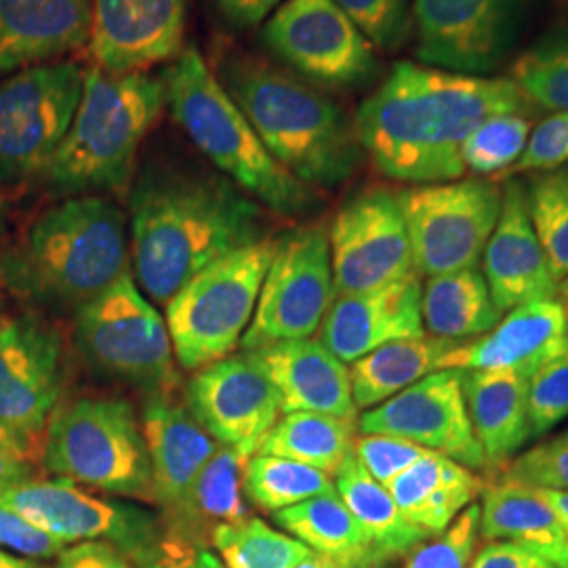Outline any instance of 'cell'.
<instances>
[{
	"mask_svg": "<svg viewBox=\"0 0 568 568\" xmlns=\"http://www.w3.org/2000/svg\"><path fill=\"white\" fill-rule=\"evenodd\" d=\"M42 466L74 485L154 501L142 426L122 398H79L51 413Z\"/></svg>",
	"mask_w": 568,
	"mask_h": 568,
	"instance_id": "7",
	"label": "cell"
},
{
	"mask_svg": "<svg viewBox=\"0 0 568 568\" xmlns=\"http://www.w3.org/2000/svg\"><path fill=\"white\" fill-rule=\"evenodd\" d=\"M93 0H0V79L91 41Z\"/></svg>",
	"mask_w": 568,
	"mask_h": 568,
	"instance_id": "24",
	"label": "cell"
},
{
	"mask_svg": "<svg viewBox=\"0 0 568 568\" xmlns=\"http://www.w3.org/2000/svg\"><path fill=\"white\" fill-rule=\"evenodd\" d=\"M142 434L152 469L154 501L169 516L185 501L220 443L185 406L175 405L169 396H148Z\"/></svg>",
	"mask_w": 568,
	"mask_h": 568,
	"instance_id": "26",
	"label": "cell"
},
{
	"mask_svg": "<svg viewBox=\"0 0 568 568\" xmlns=\"http://www.w3.org/2000/svg\"><path fill=\"white\" fill-rule=\"evenodd\" d=\"M511 81L528 102L568 110V0H560L548 26L514 61Z\"/></svg>",
	"mask_w": 568,
	"mask_h": 568,
	"instance_id": "36",
	"label": "cell"
},
{
	"mask_svg": "<svg viewBox=\"0 0 568 568\" xmlns=\"http://www.w3.org/2000/svg\"><path fill=\"white\" fill-rule=\"evenodd\" d=\"M541 495L548 499L549 506L556 511L560 525L565 528L568 537V493H560V490H544L539 488Z\"/></svg>",
	"mask_w": 568,
	"mask_h": 568,
	"instance_id": "53",
	"label": "cell"
},
{
	"mask_svg": "<svg viewBox=\"0 0 568 568\" xmlns=\"http://www.w3.org/2000/svg\"><path fill=\"white\" fill-rule=\"evenodd\" d=\"M135 276L169 304L204 267L264 236V211L222 173L152 166L129 196Z\"/></svg>",
	"mask_w": 568,
	"mask_h": 568,
	"instance_id": "2",
	"label": "cell"
},
{
	"mask_svg": "<svg viewBox=\"0 0 568 568\" xmlns=\"http://www.w3.org/2000/svg\"><path fill=\"white\" fill-rule=\"evenodd\" d=\"M528 217L558 284L568 276V164L530 178Z\"/></svg>",
	"mask_w": 568,
	"mask_h": 568,
	"instance_id": "39",
	"label": "cell"
},
{
	"mask_svg": "<svg viewBox=\"0 0 568 568\" xmlns=\"http://www.w3.org/2000/svg\"><path fill=\"white\" fill-rule=\"evenodd\" d=\"M469 568H556L544 560L541 556L528 549L506 544V541H490L487 548L480 549Z\"/></svg>",
	"mask_w": 568,
	"mask_h": 568,
	"instance_id": "51",
	"label": "cell"
},
{
	"mask_svg": "<svg viewBox=\"0 0 568 568\" xmlns=\"http://www.w3.org/2000/svg\"><path fill=\"white\" fill-rule=\"evenodd\" d=\"M253 453L220 445L199 474L185 501L169 514V532L203 546L220 525L239 523L248 516L244 501V469Z\"/></svg>",
	"mask_w": 568,
	"mask_h": 568,
	"instance_id": "30",
	"label": "cell"
},
{
	"mask_svg": "<svg viewBox=\"0 0 568 568\" xmlns=\"http://www.w3.org/2000/svg\"><path fill=\"white\" fill-rule=\"evenodd\" d=\"M426 335L466 344L499 325L504 312L495 305L478 267L427 278L422 291Z\"/></svg>",
	"mask_w": 568,
	"mask_h": 568,
	"instance_id": "31",
	"label": "cell"
},
{
	"mask_svg": "<svg viewBox=\"0 0 568 568\" xmlns=\"http://www.w3.org/2000/svg\"><path fill=\"white\" fill-rule=\"evenodd\" d=\"M562 164H568V110L554 112L530 131L527 148L511 171L539 173Z\"/></svg>",
	"mask_w": 568,
	"mask_h": 568,
	"instance_id": "46",
	"label": "cell"
},
{
	"mask_svg": "<svg viewBox=\"0 0 568 568\" xmlns=\"http://www.w3.org/2000/svg\"><path fill=\"white\" fill-rule=\"evenodd\" d=\"M363 434L403 438L474 471L488 467L467 415L464 371L440 368L358 419Z\"/></svg>",
	"mask_w": 568,
	"mask_h": 568,
	"instance_id": "17",
	"label": "cell"
},
{
	"mask_svg": "<svg viewBox=\"0 0 568 568\" xmlns=\"http://www.w3.org/2000/svg\"><path fill=\"white\" fill-rule=\"evenodd\" d=\"M211 541L225 568H293L312 554V549L295 537L251 516L220 525L211 532Z\"/></svg>",
	"mask_w": 568,
	"mask_h": 568,
	"instance_id": "37",
	"label": "cell"
},
{
	"mask_svg": "<svg viewBox=\"0 0 568 568\" xmlns=\"http://www.w3.org/2000/svg\"><path fill=\"white\" fill-rule=\"evenodd\" d=\"M485 487L487 483L478 471L445 455L427 453L386 488L408 523L429 537H438L483 495Z\"/></svg>",
	"mask_w": 568,
	"mask_h": 568,
	"instance_id": "29",
	"label": "cell"
},
{
	"mask_svg": "<svg viewBox=\"0 0 568 568\" xmlns=\"http://www.w3.org/2000/svg\"><path fill=\"white\" fill-rule=\"evenodd\" d=\"M84 68L49 61L0 79V180L39 178L63 142L82 95Z\"/></svg>",
	"mask_w": 568,
	"mask_h": 568,
	"instance_id": "11",
	"label": "cell"
},
{
	"mask_svg": "<svg viewBox=\"0 0 568 568\" xmlns=\"http://www.w3.org/2000/svg\"><path fill=\"white\" fill-rule=\"evenodd\" d=\"M511 79L471 77L415 61H398L354 119L368 159L396 182L462 180V148L495 114L528 110Z\"/></svg>",
	"mask_w": 568,
	"mask_h": 568,
	"instance_id": "1",
	"label": "cell"
},
{
	"mask_svg": "<svg viewBox=\"0 0 568 568\" xmlns=\"http://www.w3.org/2000/svg\"><path fill=\"white\" fill-rule=\"evenodd\" d=\"M483 255L490 297L504 314L518 305L558 300V281L530 224L523 183H506L501 215Z\"/></svg>",
	"mask_w": 568,
	"mask_h": 568,
	"instance_id": "22",
	"label": "cell"
},
{
	"mask_svg": "<svg viewBox=\"0 0 568 568\" xmlns=\"http://www.w3.org/2000/svg\"><path fill=\"white\" fill-rule=\"evenodd\" d=\"M328 246L335 295L373 291L415 270L398 194L382 187L358 192L337 211Z\"/></svg>",
	"mask_w": 568,
	"mask_h": 568,
	"instance_id": "15",
	"label": "cell"
},
{
	"mask_svg": "<svg viewBox=\"0 0 568 568\" xmlns=\"http://www.w3.org/2000/svg\"><path fill=\"white\" fill-rule=\"evenodd\" d=\"M459 344L436 337H413L382 345L349 366L356 408H375L419 379L440 371Z\"/></svg>",
	"mask_w": 568,
	"mask_h": 568,
	"instance_id": "33",
	"label": "cell"
},
{
	"mask_svg": "<svg viewBox=\"0 0 568 568\" xmlns=\"http://www.w3.org/2000/svg\"><path fill=\"white\" fill-rule=\"evenodd\" d=\"M293 568H349L342 565V562H337V560H333V558H326V556H321V554H316V551H312L307 558H304L297 567Z\"/></svg>",
	"mask_w": 568,
	"mask_h": 568,
	"instance_id": "54",
	"label": "cell"
},
{
	"mask_svg": "<svg viewBox=\"0 0 568 568\" xmlns=\"http://www.w3.org/2000/svg\"><path fill=\"white\" fill-rule=\"evenodd\" d=\"M39 568H135L133 560L105 541H82L65 548L51 567Z\"/></svg>",
	"mask_w": 568,
	"mask_h": 568,
	"instance_id": "50",
	"label": "cell"
},
{
	"mask_svg": "<svg viewBox=\"0 0 568 568\" xmlns=\"http://www.w3.org/2000/svg\"><path fill=\"white\" fill-rule=\"evenodd\" d=\"M422 276L417 270L400 281L352 295H335L321 326V342L342 363H356L382 345L424 337Z\"/></svg>",
	"mask_w": 568,
	"mask_h": 568,
	"instance_id": "21",
	"label": "cell"
},
{
	"mask_svg": "<svg viewBox=\"0 0 568 568\" xmlns=\"http://www.w3.org/2000/svg\"><path fill=\"white\" fill-rule=\"evenodd\" d=\"M480 537V506L471 504L434 541L413 549L403 568H469Z\"/></svg>",
	"mask_w": 568,
	"mask_h": 568,
	"instance_id": "42",
	"label": "cell"
},
{
	"mask_svg": "<svg viewBox=\"0 0 568 568\" xmlns=\"http://www.w3.org/2000/svg\"><path fill=\"white\" fill-rule=\"evenodd\" d=\"M532 122L518 112L495 114L471 131L464 148L462 159L464 166L478 178H490L514 169L520 161Z\"/></svg>",
	"mask_w": 568,
	"mask_h": 568,
	"instance_id": "40",
	"label": "cell"
},
{
	"mask_svg": "<svg viewBox=\"0 0 568 568\" xmlns=\"http://www.w3.org/2000/svg\"><path fill=\"white\" fill-rule=\"evenodd\" d=\"M164 105L163 77L84 68L74 121L39 180L65 199L126 190L143 138Z\"/></svg>",
	"mask_w": 568,
	"mask_h": 568,
	"instance_id": "5",
	"label": "cell"
},
{
	"mask_svg": "<svg viewBox=\"0 0 568 568\" xmlns=\"http://www.w3.org/2000/svg\"><path fill=\"white\" fill-rule=\"evenodd\" d=\"M356 422L321 413H286L257 445L255 455L284 457L335 474L354 450Z\"/></svg>",
	"mask_w": 568,
	"mask_h": 568,
	"instance_id": "35",
	"label": "cell"
},
{
	"mask_svg": "<svg viewBox=\"0 0 568 568\" xmlns=\"http://www.w3.org/2000/svg\"><path fill=\"white\" fill-rule=\"evenodd\" d=\"M0 548L11 549L21 558L49 560L68 548L65 541L44 532L0 499Z\"/></svg>",
	"mask_w": 568,
	"mask_h": 568,
	"instance_id": "47",
	"label": "cell"
},
{
	"mask_svg": "<svg viewBox=\"0 0 568 568\" xmlns=\"http://www.w3.org/2000/svg\"><path fill=\"white\" fill-rule=\"evenodd\" d=\"M528 379L520 371H464L467 415L488 466H506L530 438Z\"/></svg>",
	"mask_w": 568,
	"mask_h": 568,
	"instance_id": "27",
	"label": "cell"
},
{
	"mask_svg": "<svg viewBox=\"0 0 568 568\" xmlns=\"http://www.w3.org/2000/svg\"><path fill=\"white\" fill-rule=\"evenodd\" d=\"M124 213L105 196H68L0 248V283L30 302H91L129 272Z\"/></svg>",
	"mask_w": 568,
	"mask_h": 568,
	"instance_id": "3",
	"label": "cell"
},
{
	"mask_svg": "<svg viewBox=\"0 0 568 568\" xmlns=\"http://www.w3.org/2000/svg\"><path fill=\"white\" fill-rule=\"evenodd\" d=\"M164 102L185 135L253 201L281 215H304L318 196L265 148L203 55L190 47L163 72Z\"/></svg>",
	"mask_w": 568,
	"mask_h": 568,
	"instance_id": "6",
	"label": "cell"
},
{
	"mask_svg": "<svg viewBox=\"0 0 568 568\" xmlns=\"http://www.w3.org/2000/svg\"><path fill=\"white\" fill-rule=\"evenodd\" d=\"M0 215H2V194H0Z\"/></svg>",
	"mask_w": 568,
	"mask_h": 568,
	"instance_id": "57",
	"label": "cell"
},
{
	"mask_svg": "<svg viewBox=\"0 0 568 568\" xmlns=\"http://www.w3.org/2000/svg\"><path fill=\"white\" fill-rule=\"evenodd\" d=\"M215 77L243 110L267 152L307 185L347 182L363 163L354 121L339 103L272 63L236 51Z\"/></svg>",
	"mask_w": 568,
	"mask_h": 568,
	"instance_id": "4",
	"label": "cell"
},
{
	"mask_svg": "<svg viewBox=\"0 0 568 568\" xmlns=\"http://www.w3.org/2000/svg\"><path fill=\"white\" fill-rule=\"evenodd\" d=\"M501 478L544 490L568 493V432L511 457Z\"/></svg>",
	"mask_w": 568,
	"mask_h": 568,
	"instance_id": "44",
	"label": "cell"
},
{
	"mask_svg": "<svg viewBox=\"0 0 568 568\" xmlns=\"http://www.w3.org/2000/svg\"><path fill=\"white\" fill-rule=\"evenodd\" d=\"M335 490L384 562L408 556L429 539L427 532L406 520L389 490L361 466L354 450L335 471Z\"/></svg>",
	"mask_w": 568,
	"mask_h": 568,
	"instance_id": "34",
	"label": "cell"
},
{
	"mask_svg": "<svg viewBox=\"0 0 568 568\" xmlns=\"http://www.w3.org/2000/svg\"><path fill=\"white\" fill-rule=\"evenodd\" d=\"M74 344L95 371L148 396H171L180 384L166 321L131 272L77 310Z\"/></svg>",
	"mask_w": 568,
	"mask_h": 568,
	"instance_id": "9",
	"label": "cell"
},
{
	"mask_svg": "<svg viewBox=\"0 0 568 568\" xmlns=\"http://www.w3.org/2000/svg\"><path fill=\"white\" fill-rule=\"evenodd\" d=\"M427 453L432 450L384 434H363L354 440V457L384 487L426 457Z\"/></svg>",
	"mask_w": 568,
	"mask_h": 568,
	"instance_id": "45",
	"label": "cell"
},
{
	"mask_svg": "<svg viewBox=\"0 0 568 568\" xmlns=\"http://www.w3.org/2000/svg\"><path fill=\"white\" fill-rule=\"evenodd\" d=\"M335 300L328 234L302 225L276 236L243 352L267 344L307 339L325 321Z\"/></svg>",
	"mask_w": 568,
	"mask_h": 568,
	"instance_id": "13",
	"label": "cell"
},
{
	"mask_svg": "<svg viewBox=\"0 0 568 568\" xmlns=\"http://www.w3.org/2000/svg\"><path fill=\"white\" fill-rule=\"evenodd\" d=\"M558 300L562 302L568 312V276L562 283L558 284Z\"/></svg>",
	"mask_w": 568,
	"mask_h": 568,
	"instance_id": "56",
	"label": "cell"
},
{
	"mask_svg": "<svg viewBox=\"0 0 568 568\" xmlns=\"http://www.w3.org/2000/svg\"><path fill=\"white\" fill-rule=\"evenodd\" d=\"M0 568H39L30 560H23L20 556H13L4 549H0Z\"/></svg>",
	"mask_w": 568,
	"mask_h": 568,
	"instance_id": "55",
	"label": "cell"
},
{
	"mask_svg": "<svg viewBox=\"0 0 568 568\" xmlns=\"http://www.w3.org/2000/svg\"><path fill=\"white\" fill-rule=\"evenodd\" d=\"M278 394L281 410L321 413L356 422L349 368L318 339H291L244 352Z\"/></svg>",
	"mask_w": 568,
	"mask_h": 568,
	"instance_id": "23",
	"label": "cell"
},
{
	"mask_svg": "<svg viewBox=\"0 0 568 568\" xmlns=\"http://www.w3.org/2000/svg\"><path fill=\"white\" fill-rule=\"evenodd\" d=\"M30 523L65 544L105 541L138 562L163 530L154 514L98 499L70 480H30L0 495Z\"/></svg>",
	"mask_w": 568,
	"mask_h": 568,
	"instance_id": "16",
	"label": "cell"
},
{
	"mask_svg": "<svg viewBox=\"0 0 568 568\" xmlns=\"http://www.w3.org/2000/svg\"><path fill=\"white\" fill-rule=\"evenodd\" d=\"M375 49L396 51L406 39L413 0H333Z\"/></svg>",
	"mask_w": 568,
	"mask_h": 568,
	"instance_id": "43",
	"label": "cell"
},
{
	"mask_svg": "<svg viewBox=\"0 0 568 568\" xmlns=\"http://www.w3.org/2000/svg\"><path fill=\"white\" fill-rule=\"evenodd\" d=\"M138 562L142 568H225L213 551L169 530Z\"/></svg>",
	"mask_w": 568,
	"mask_h": 568,
	"instance_id": "48",
	"label": "cell"
},
{
	"mask_svg": "<svg viewBox=\"0 0 568 568\" xmlns=\"http://www.w3.org/2000/svg\"><path fill=\"white\" fill-rule=\"evenodd\" d=\"M276 523L304 546L349 568H379L384 560L345 508L337 490L305 499L274 514Z\"/></svg>",
	"mask_w": 568,
	"mask_h": 568,
	"instance_id": "32",
	"label": "cell"
},
{
	"mask_svg": "<svg viewBox=\"0 0 568 568\" xmlns=\"http://www.w3.org/2000/svg\"><path fill=\"white\" fill-rule=\"evenodd\" d=\"M34 438L0 426V495L34 478Z\"/></svg>",
	"mask_w": 568,
	"mask_h": 568,
	"instance_id": "49",
	"label": "cell"
},
{
	"mask_svg": "<svg viewBox=\"0 0 568 568\" xmlns=\"http://www.w3.org/2000/svg\"><path fill=\"white\" fill-rule=\"evenodd\" d=\"M331 490L335 485L328 474L284 457L253 455L244 469L246 497L270 511L297 506Z\"/></svg>",
	"mask_w": 568,
	"mask_h": 568,
	"instance_id": "38",
	"label": "cell"
},
{
	"mask_svg": "<svg viewBox=\"0 0 568 568\" xmlns=\"http://www.w3.org/2000/svg\"><path fill=\"white\" fill-rule=\"evenodd\" d=\"M419 276L478 267L499 222L504 187L487 178L424 183L398 192Z\"/></svg>",
	"mask_w": 568,
	"mask_h": 568,
	"instance_id": "10",
	"label": "cell"
},
{
	"mask_svg": "<svg viewBox=\"0 0 568 568\" xmlns=\"http://www.w3.org/2000/svg\"><path fill=\"white\" fill-rule=\"evenodd\" d=\"M276 236L204 267L166 304V326L178 363L201 371L225 358L251 325Z\"/></svg>",
	"mask_w": 568,
	"mask_h": 568,
	"instance_id": "8",
	"label": "cell"
},
{
	"mask_svg": "<svg viewBox=\"0 0 568 568\" xmlns=\"http://www.w3.org/2000/svg\"><path fill=\"white\" fill-rule=\"evenodd\" d=\"M185 408L220 445L253 455L283 413L272 382L244 352L196 371L185 389Z\"/></svg>",
	"mask_w": 568,
	"mask_h": 568,
	"instance_id": "19",
	"label": "cell"
},
{
	"mask_svg": "<svg viewBox=\"0 0 568 568\" xmlns=\"http://www.w3.org/2000/svg\"><path fill=\"white\" fill-rule=\"evenodd\" d=\"M227 20L241 28H251L272 16L281 0H215Z\"/></svg>",
	"mask_w": 568,
	"mask_h": 568,
	"instance_id": "52",
	"label": "cell"
},
{
	"mask_svg": "<svg viewBox=\"0 0 568 568\" xmlns=\"http://www.w3.org/2000/svg\"><path fill=\"white\" fill-rule=\"evenodd\" d=\"M480 535L528 549L556 568H568V537L539 488L508 478L487 485L480 506Z\"/></svg>",
	"mask_w": 568,
	"mask_h": 568,
	"instance_id": "28",
	"label": "cell"
},
{
	"mask_svg": "<svg viewBox=\"0 0 568 568\" xmlns=\"http://www.w3.org/2000/svg\"><path fill=\"white\" fill-rule=\"evenodd\" d=\"M568 417V342L528 379L530 438H541Z\"/></svg>",
	"mask_w": 568,
	"mask_h": 568,
	"instance_id": "41",
	"label": "cell"
},
{
	"mask_svg": "<svg viewBox=\"0 0 568 568\" xmlns=\"http://www.w3.org/2000/svg\"><path fill=\"white\" fill-rule=\"evenodd\" d=\"M265 49L328 89H361L382 74L373 42L333 0H286L262 28Z\"/></svg>",
	"mask_w": 568,
	"mask_h": 568,
	"instance_id": "14",
	"label": "cell"
},
{
	"mask_svg": "<svg viewBox=\"0 0 568 568\" xmlns=\"http://www.w3.org/2000/svg\"><path fill=\"white\" fill-rule=\"evenodd\" d=\"M567 342L568 312L562 302H532L506 312L485 335L457 345L443 368L520 371L530 377Z\"/></svg>",
	"mask_w": 568,
	"mask_h": 568,
	"instance_id": "25",
	"label": "cell"
},
{
	"mask_svg": "<svg viewBox=\"0 0 568 568\" xmlns=\"http://www.w3.org/2000/svg\"><path fill=\"white\" fill-rule=\"evenodd\" d=\"M187 0H93L89 51L105 72H145L183 53Z\"/></svg>",
	"mask_w": 568,
	"mask_h": 568,
	"instance_id": "20",
	"label": "cell"
},
{
	"mask_svg": "<svg viewBox=\"0 0 568 568\" xmlns=\"http://www.w3.org/2000/svg\"><path fill=\"white\" fill-rule=\"evenodd\" d=\"M541 0H413L415 58L438 70L493 77L516 51Z\"/></svg>",
	"mask_w": 568,
	"mask_h": 568,
	"instance_id": "12",
	"label": "cell"
},
{
	"mask_svg": "<svg viewBox=\"0 0 568 568\" xmlns=\"http://www.w3.org/2000/svg\"><path fill=\"white\" fill-rule=\"evenodd\" d=\"M60 333L32 314L0 318V426L34 438L60 398Z\"/></svg>",
	"mask_w": 568,
	"mask_h": 568,
	"instance_id": "18",
	"label": "cell"
}]
</instances>
